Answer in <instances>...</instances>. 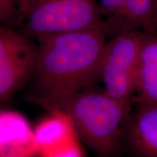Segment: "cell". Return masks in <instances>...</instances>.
<instances>
[{"label": "cell", "mask_w": 157, "mask_h": 157, "mask_svg": "<svg viewBox=\"0 0 157 157\" xmlns=\"http://www.w3.org/2000/svg\"><path fill=\"white\" fill-rule=\"evenodd\" d=\"M106 37L101 25L37 39V58L31 78L36 102L51 111L99 82Z\"/></svg>", "instance_id": "1"}, {"label": "cell", "mask_w": 157, "mask_h": 157, "mask_svg": "<svg viewBox=\"0 0 157 157\" xmlns=\"http://www.w3.org/2000/svg\"><path fill=\"white\" fill-rule=\"evenodd\" d=\"M132 101H121L91 87L78 92L51 111L63 113L90 150L104 157L119 156Z\"/></svg>", "instance_id": "2"}, {"label": "cell", "mask_w": 157, "mask_h": 157, "mask_svg": "<svg viewBox=\"0 0 157 157\" xmlns=\"http://www.w3.org/2000/svg\"><path fill=\"white\" fill-rule=\"evenodd\" d=\"M22 20L36 39L103 25L97 0H31Z\"/></svg>", "instance_id": "3"}, {"label": "cell", "mask_w": 157, "mask_h": 157, "mask_svg": "<svg viewBox=\"0 0 157 157\" xmlns=\"http://www.w3.org/2000/svg\"><path fill=\"white\" fill-rule=\"evenodd\" d=\"M146 31H124L106 42L99 68L103 90L121 101H132L136 92L139 59Z\"/></svg>", "instance_id": "4"}, {"label": "cell", "mask_w": 157, "mask_h": 157, "mask_svg": "<svg viewBox=\"0 0 157 157\" xmlns=\"http://www.w3.org/2000/svg\"><path fill=\"white\" fill-rule=\"evenodd\" d=\"M37 51L26 35L0 27V103L10 100L31 79Z\"/></svg>", "instance_id": "5"}, {"label": "cell", "mask_w": 157, "mask_h": 157, "mask_svg": "<svg viewBox=\"0 0 157 157\" xmlns=\"http://www.w3.org/2000/svg\"><path fill=\"white\" fill-rule=\"evenodd\" d=\"M123 149L133 156L157 157V104L137 103L123 134Z\"/></svg>", "instance_id": "6"}, {"label": "cell", "mask_w": 157, "mask_h": 157, "mask_svg": "<svg viewBox=\"0 0 157 157\" xmlns=\"http://www.w3.org/2000/svg\"><path fill=\"white\" fill-rule=\"evenodd\" d=\"M135 94L137 103L157 104V33H146L141 46Z\"/></svg>", "instance_id": "7"}, {"label": "cell", "mask_w": 157, "mask_h": 157, "mask_svg": "<svg viewBox=\"0 0 157 157\" xmlns=\"http://www.w3.org/2000/svg\"><path fill=\"white\" fill-rule=\"evenodd\" d=\"M36 144L34 133L21 116L10 111H0V156H17L21 147Z\"/></svg>", "instance_id": "8"}, {"label": "cell", "mask_w": 157, "mask_h": 157, "mask_svg": "<svg viewBox=\"0 0 157 157\" xmlns=\"http://www.w3.org/2000/svg\"><path fill=\"white\" fill-rule=\"evenodd\" d=\"M154 5L155 0H122L118 34L132 29H140L152 34L157 33Z\"/></svg>", "instance_id": "9"}, {"label": "cell", "mask_w": 157, "mask_h": 157, "mask_svg": "<svg viewBox=\"0 0 157 157\" xmlns=\"http://www.w3.org/2000/svg\"><path fill=\"white\" fill-rule=\"evenodd\" d=\"M55 113L57 115L43 121L35 130L34 136L38 148L44 149L60 144L68 135L70 120L63 113Z\"/></svg>", "instance_id": "10"}, {"label": "cell", "mask_w": 157, "mask_h": 157, "mask_svg": "<svg viewBox=\"0 0 157 157\" xmlns=\"http://www.w3.org/2000/svg\"><path fill=\"white\" fill-rule=\"evenodd\" d=\"M21 20L13 0H0V22L16 23Z\"/></svg>", "instance_id": "11"}, {"label": "cell", "mask_w": 157, "mask_h": 157, "mask_svg": "<svg viewBox=\"0 0 157 157\" xmlns=\"http://www.w3.org/2000/svg\"><path fill=\"white\" fill-rule=\"evenodd\" d=\"M15 6H16L17 10L19 12L21 19H22L23 15L28 8L29 4L31 3V0H13Z\"/></svg>", "instance_id": "12"}, {"label": "cell", "mask_w": 157, "mask_h": 157, "mask_svg": "<svg viewBox=\"0 0 157 157\" xmlns=\"http://www.w3.org/2000/svg\"><path fill=\"white\" fill-rule=\"evenodd\" d=\"M154 17H155V21H156V25H157V0H155Z\"/></svg>", "instance_id": "13"}]
</instances>
